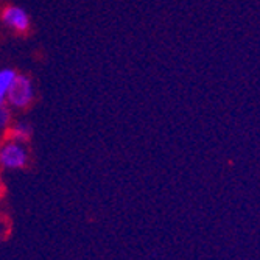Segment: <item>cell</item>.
<instances>
[{
  "mask_svg": "<svg viewBox=\"0 0 260 260\" xmlns=\"http://www.w3.org/2000/svg\"><path fill=\"white\" fill-rule=\"evenodd\" d=\"M35 97H36V89H35L33 80L25 74L17 72V75L8 90L7 105L11 109L23 111L33 105Z\"/></svg>",
  "mask_w": 260,
  "mask_h": 260,
  "instance_id": "cell-2",
  "label": "cell"
},
{
  "mask_svg": "<svg viewBox=\"0 0 260 260\" xmlns=\"http://www.w3.org/2000/svg\"><path fill=\"white\" fill-rule=\"evenodd\" d=\"M2 239H4V234H2V229H0V242H2Z\"/></svg>",
  "mask_w": 260,
  "mask_h": 260,
  "instance_id": "cell-7",
  "label": "cell"
},
{
  "mask_svg": "<svg viewBox=\"0 0 260 260\" xmlns=\"http://www.w3.org/2000/svg\"><path fill=\"white\" fill-rule=\"evenodd\" d=\"M17 72L11 67H4L0 69V106L7 105V97H8V90L16 78Z\"/></svg>",
  "mask_w": 260,
  "mask_h": 260,
  "instance_id": "cell-5",
  "label": "cell"
},
{
  "mask_svg": "<svg viewBox=\"0 0 260 260\" xmlns=\"http://www.w3.org/2000/svg\"><path fill=\"white\" fill-rule=\"evenodd\" d=\"M30 162V151L27 144L4 139L0 142V167L8 172L23 170Z\"/></svg>",
  "mask_w": 260,
  "mask_h": 260,
  "instance_id": "cell-1",
  "label": "cell"
},
{
  "mask_svg": "<svg viewBox=\"0 0 260 260\" xmlns=\"http://www.w3.org/2000/svg\"><path fill=\"white\" fill-rule=\"evenodd\" d=\"M13 123V109L8 105L0 106V136H5Z\"/></svg>",
  "mask_w": 260,
  "mask_h": 260,
  "instance_id": "cell-6",
  "label": "cell"
},
{
  "mask_svg": "<svg viewBox=\"0 0 260 260\" xmlns=\"http://www.w3.org/2000/svg\"><path fill=\"white\" fill-rule=\"evenodd\" d=\"M2 23L17 35H27L31 28V19L25 8L19 5H7L0 14Z\"/></svg>",
  "mask_w": 260,
  "mask_h": 260,
  "instance_id": "cell-3",
  "label": "cell"
},
{
  "mask_svg": "<svg viewBox=\"0 0 260 260\" xmlns=\"http://www.w3.org/2000/svg\"><path fill=\"white\" fill-rule=\"evenodd\" d=\"M4 137L20 142V144H28V142L31 140V137H33V126L25 119L13 120L11 126L8 128V131L5 133Z\"/></svg>",
  "mask_w": 260,
  "mask_h": 260,
  "instance_id": "cell-4",
  "label": "cell"
}]
</instances>
